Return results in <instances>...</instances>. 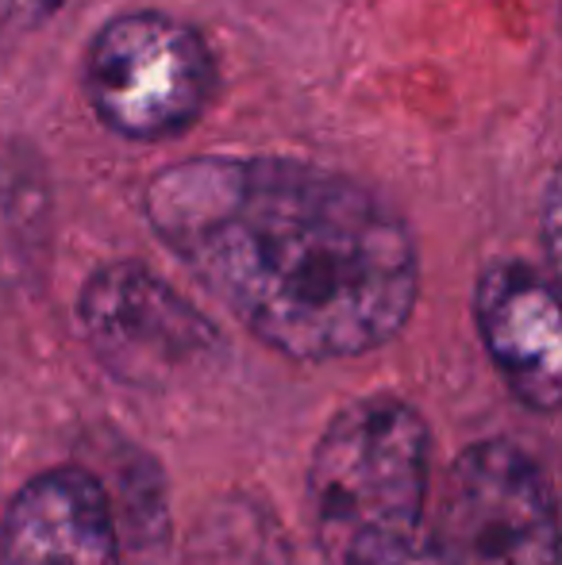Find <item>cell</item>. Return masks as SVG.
<instances>
[{
	"instance_id": "1",
	"label": "cell",
	"mask_w": 562,
	"mask_h": 565,
	"mask_svg": "<svg viewBox=\"0 0 562 565\" xmlns=\"http://www.w3.org/2000/svg\"><path fill=\"white\" fill-rule=\"evenodd\" d=\"M142 212L173 258L293 362L362 358L413 320V231L339 170L278 154H201L158 170Z\"/></svg>"
},
{
	"instance_id": "2",
	"label": "cell",
	"mask_w": 562,
	"mask_h": 565,
	"mask_svg": "<svg viewBox=\"0 0 562 565\" xmlns=\"http://www.w3.org/2000/svg\"><path fill=\"white\" fill-rule=\"evenodd\" d=\"M432 492V427L390 393L351 401L328 419L308 458L305 508L336 565L362 535L424 523Z\"/></svg>"
},
{
	"instance_id": "3",
	"label": "cell",
	"mask_w": 562,
	"mask_h": 565,
	"mask_svg": "<svg viewBox=\"0 0 562 565\" xmlns=\"http://www.w3.org/2000/svg\"><path fill=\"white\" fill-rule=\"evenodd\" d=\"M216 93V58L193 23L136 8L100 23L85 54V97L108 131L136 142L185 135Z\"/></svg>"
},
{
	"instance_id": "4",
	"label": "cell",
	"mask_w": 562,
	"mask_h": 565,
	"mask_svg": "<svg viewBox=\"0 0 562 565\" xmlns=\"http://www.w3.org/2000/svg\"><path fill=\"white\" fill-rule=\"evenodd\" d=\"M432 531L455 565H559L555 489L509 439L474 443L450 461Z\"/></svg>"
},
{
	"instance_id": "5",
	"label": "cell",
	"mask_w": 562,
	"mask_h": 565,
	"mask_svg": "<svg viewBox=\"0 0 562 565\" xmlns=\"http://www.w3.org/2000/svg\"><path fill=\"white\" fill-rule=\"evenodd\" d=\"M85 342L113 377L162 388L224 347L216 323L142 262H108L77 297Z\"/></svg>"
},
{
	"instance_id": "6",
	"label": "cell",
	"mask_w": 562,
	"mask_h": 565,
	"mask_svg": "<svg viewBox=\"0 0 562 565\" xmlns=\"http://www.w3.org/2000/svg\"><path fill=\"white\" fill-rule=\"evenodd\" d=\"M474 323L494 370L524 408L562 404V320L555 281L524 258H494L474 281Z\"/></svg>"
},
{
	"instance_id": "7",
	"label": "cell",
	"mask_w": 562,
	"mask_h": 565,
	"mask_svg": "<svg viewBox=\"0 0 562 565\" xmlns=\"http://www.w3.org/2000/svg\"><path fill=\"white\" fill-rule=\"evenodd\" d=\"M0 565H124L116 508L97 473H35L0 515Z\"/></svg>"
},
{
	"instance_id": "8",
	"label": "cell",
	"mask_w": 562,
	"mask_h": 565,
	"mask_svg": "<svg viewBox=\"0 0 562 565\" xmlns=\"http://www.w3.org/2000/svg\"><path fill=\"white\" fill-rule=\"evenodd\" d=\"M181 565H293V551L278 515L263 500L227 492L193 523Z\"/></svg>"
},
{
	"instance_id": "9",
	"label": "cell",
	"mask_w": 562,
	"mask_h": 565,
	"mask_svg": "<svg viewBox=\"0 0 562 565\" xmlns=\"http://www.w3.org/2000/svg\"><path fill=\"white\" fill-rule=\"evenodd\" d=\"M336 565H455L439 546L435 531L427 523L397 531H374L351 543L336 558Z\"/></svg>"
},
{
	"instance_id": "10",
	"label": "cell",
	"mask_w": 562,
	"mask_h": 565,
	"mask_svg": "<svg viewBox=\"0 0 562 565\" xmlns=\"http://www.w3.org/2000/svg\"><path fill=\"white\" fill-rule=\"evenodd\" d=\"M66 0H0V28L4 31H31L51 20Z\"/></svg>"
},
{
	"instance_id": "11",
	"label": "cell",
	"mask_w": 562,
	"mask_h": 565,
	"mask_svg": "<svg viewBox=\"0 0 562 565\" xmlns=\"http://www.w3.org/2000/svg\"><path fill=\"white\" fill-rule=\"evenodd\" d=\"M543 246H548L551 269L559 266V181L551 178L543 189Z\"/></svg>"
}]
</instances>
